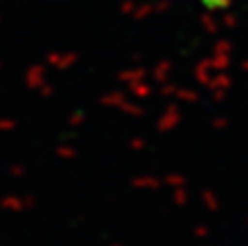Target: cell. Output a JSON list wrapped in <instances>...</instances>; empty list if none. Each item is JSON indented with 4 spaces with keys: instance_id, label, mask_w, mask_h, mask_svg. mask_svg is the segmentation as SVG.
Returning <instances> with one entry per match:
<instances>
[{
    "instance_id": "1",
    "label": "cell",
    "mask_w": 248,
    "mask_h": 246,
    "mask_svg": "<svg viewBox=\"0 0 248 246\" xmlns=\"http://www.w3.org/2000/svg\"><path fill=\"white\" fill-rule=\"evenodd\" d=\"M187 2L198 4V7L205 9V11H214V13H218V11H224V9L231 7L233 0H187Z\"/></svg>"
}]
</instances>
